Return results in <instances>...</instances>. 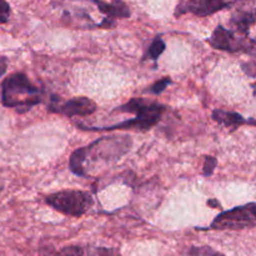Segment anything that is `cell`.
<instances>
[{
    "instance_id": "cell-5",
    "label": "cell",
    "mask_w": 256,
    "mask_h": 256,
    "mask_svg": "<svg viewBox=\"0 0 256 256\" xmlns=\"http://www.w3.org/2000/svg\"><path fill=\"white\" fill-rule=\"evenodd\" d=\"M209 44L215 49L230 52H242L256 56L255 40H248L245 38L238 36L234 32L225 29L222 25H218L216 29L212 32V36L209 38Z\"/></svg>"
},
{
    "instance_id": "cell-1",
    "label": "cell",
    "mask_w": 256,
    "mask_h": 256,
    "mask_svg": "<svg viewBox=\"0 0 256 256\" xmlns=\"http://www.w3.org/2000/svg\"><path fill=\"white\" fill-rule=\"evenodd\" d=\"M132 139L126 135L102 136L90 145L79 148L70 156L69 166L74 174L86 176V166L90 162H114L132 148Z\"/></svg>"
},
{
    "instance_id": "cell-12",
    "label": "cell",
    "mask_w": 256,
    "mask_h": 256,
    "mask_svg": "<svg viewBox=\"0 0 256 256\" xmlns=\"http://www.w3.org/2000/svg\"><path fill=\"white\" fill-rule=\"evenodd\" d=\"M189 256H225L210 246H192L189 250Z\"/></svg>"
},
{
    "instance_id": "cell-20",
    "label": "cell",
    "mask_w": 256,
    "mask_h": 256,
    "mask_svg": "<svg viewBox=\"0 0 256 256\" xmlns=\"http://www.w3.org/2000/svg\"><path fill=\"white\" fill-rule=\"evenodd\" d=\"M0 190H2V189H0Z\"/></svg>"
},
{
    "instance_id": "cell-15",
    "label": "cell",
    "mask_w": 256,
    "mask_h": 256,
    "mask_svg": "<svg viewBox=\"0 0 256 256\" xmlns=\"http://www.w3.org/2000/svg\"><path fill=\"white\" fill-rule=\"evenodd\" d=\"M10 12H12L10 5L5 0H0V24L8 22L10 18Z\"/></svg>"
},
{
    "instance_id": "cell-6",
    "label": "cell",
    "mask_w": 256,
    "mask_h": 256,
    "mask_svg": "<svg viewBox=\"0 0 256 256\" xmlns=\"http://www.w3.org/2000/svg\"><path fill=\"white\" fill-rule=\"evenodd\" d=\"M49 110L52 112H59L68 118L86 116L96 110V104L92 99L85 96L72 98L64 102H60L58 98L54 96L52 99V104L49 105Z\"/></svg>"
},
{
    "instance_id": "cell-9",
    "label": "cell",
    "mask_w": 256,
    "mask_h": 256,
    "mask_svg": "<svg viewBox=\"0 0 256 256\" xmlns=\"http://www.w3.org/2000/svg\"><path fill=\"white\" fill-rule=\"evenodd\" d=\"M212 119L218 122V124L225 125L228 128H239L240 125L248 122L246 120L242 118V115L238 114V112H225V110H214L212 112Z\"/></svg>"
},
{
    "instance_id": "cell-18",
    "label": "cell",
    "mask_w": 256,
    "mask_h": 256,
    "mask_svg": "<svg viewBox=\"0 0 256 256\" xmlns=\"http://www.w3.org/2000/svg\"><path fill=\"white\" fill-rule=\"evenodd\" d=\"M208 205H210V206L219 208V202H216V200H209V202H208Z\"/></svg>"
},
{
    "instance_id": "cell-17",
    "label": "cell",
    "mask_w": 256,
    "mask_h": 256,
    "mask_svg": "<svg viewBox=\"0 0 256 256\" xmlns=\"http://www.w3.org/2000/svg\"><path fill=\"white\" fill-rule=\"evenodd\" d=\"M8 68V59L5 56H0V78L5 74Z\"/></svg>"
},
{
    "instance_id": "cell-2",
    "label": "cell",
    "mask_w": 256,
    "mask_h": 256,
    "mask_svg": "<svg viewBox=\"0 0 256 256\" xmlns=\"http://www.w3.org/2000/svg\"><path fill=\"white\" fill-rule=\"evenodd\" d=\"M119 112H132L135 118L125 122H118L108 126H86L82 124H76L78 128L90 132H102V130H116V129H135L140 132H146L158 124L162 115L164 114L165 106L162 104L152 102H146L144 99H132L126 104L122 105L116 109Z\"/></svg>"
},
{
    "instance_id": "cell-13",
    "label": "cell",
    "mask_w": 256,
    "mask_h": 256,
    "mask_svg": "<svg viewBox=\"0 0 256 256\" xmlns=\"http://www.w3.org/2000/svg\"><path fill=\"white\" fill-rule=\"evenodd\" d=\"M170 82H172V79H170L169 76L162 78V79H160L159 82H156L152 88H150L149 92H152V94L159 95L160 92H162L165 89H166V86L170 84Z\"/></svg>"
},
{
    "instance_id": "cell-14",
    "label": "cell",
    "mask_w": 256,
    "mask_h": 256,
    "mask_svg": "<svg viewBox=\"0 0 256 256\" xmlns=\"http://www.w3.org/2000/svg\"><path fill=\"white\" fill-rule=\"evenodd\" d=\"M218 165V160L212 156H206L204 162V170H202V174L205 176H212V172H214L215 168Z\"/></svg>"
},
{
    "instance_id": "cell-3",
    "label": "cell",
    "mask_w": 256,
    "mask_h": 256,
    "mask_svg": "<svg viewBox=\"0 0 256 256\" xmlns=\"http://www.w3.org/2000/svg\"><path fill=\"white\" fill-rule=\"evenodd\" d=\"M2 102L6 108L22 114L42 102V92L26 75L15 72L2 82Z\"/></svg>"
},
{
    "instance_id": "cell-10",
    "label": "cell",
    "mask_w": 256,
    "mask_h": 256,
    "mask_svg": "<svg viewBox=\"0 0 256 256\" xmlns=\"http://www.w3.org/2000/svg\"><path fill=\"white\" fill-rule=\"evenodd\" d=\"M256 20V9L254 12H240L232 15V22L235 25L238 32L246 34L249 28L252 26Z\"/></svg>"
},
{
    "instance_id": "cell-21",
    "label": "cell",
    "mask_w": 256,
    "mask_h": 256,
    "mask_svg": "<svg viewBox=\"0 0 256 256\" xmlns=\"http://www.w3.org/2000/svg\"><path fill=\"white\" fill-rule=\"evenodd\" d=\"M255 42H256V40H255Z\"/></svg>"
},
{
    "instance_id": "cell-4",
    "label": "cell",
    "mask_w": 256,
    "mask_h": 256,
    "mask_svg": "<svg viewBox=\"0 0 256 256\" xmlns=\"http://www.w3.org/2000/svg\"><path fill=\"white\" fill-rule=\"evenodd\" d=\"M45 200L56 212L75 218L84 215L94 204L92 195L82 190H62L46 196Z\"/></svg>"
},
{
    "instance_id": "cell-8",
    "label": "cell",
    "mask_w": 256,
    "mask_h": 256,
    "mask_svg": "<svg viewBox=\"0 0 256 256\" xmlns=\"http://www.w3.org/2000/svg\"><path fill=\"white\" fill-rule=\"evenodd\" d=\"M58 256H118V254L114 250L105 248H82L72 245L64 248Z\"/></svg>"
},
{
    "instance_id": "cell-11",
    "label": "cell",
    "mask_w": 256,
    "mask_h": 256,
    "mask_svg": "<svg viewBox=\"0 0 256 256\" xmlns=\"http://www.w3.org/2000/svg\"><path fill=\"white\" fill-rule=\"evenodd\" d=\"M165 48H166V45H165L164 40L160 39V38H156V39L152 42L149 50H148V56L152 60H158V58L165 52Z\"/></svg>"
},
{
    "instance_id": "cell-19",
    "label": "cell",
    "mask_w": 256,
    "mask_h": 256,
    "mask_svg": "<svg viewBox=\"0 0 256 256\" xmlns=\"http://www.w3.org/2000/svg\"><path fill=\"white\" fill-rule=\"evenodd\" d=\"M250 208H252V215H254V219L256 222V202H252V204H250Z\"/></svg>"
},
{
    "instance_id": "cell-16",
    "label": "cell",
    "mask_w": 256,
    "mask_h": 256,
    "mask_svg": "<svg viewBox=\"0 0 256 256\" xmlns=\"http://www.w3.org/2000/svg\"><path fill=\"white\" fill-rule=\"evenodd\" d=\"M242 70L245 74L250 78H256V62H248L242 64Z\"/></svg>"
},
{
    "instance_id": "cell-7",
    "label": "cell",
    "mask_w": 256,
    "mask_h": 256,
    "mask_svg": "<svg viewBox=\"0 0 256 256\" xmlns=\"http://www.w3.org/2000/svg\"><path fill=\"white\" fill-rule=\"evenodd\" d=\"M92 4L98 6V9L106 15V18L110 19H116V18H129L130 16V10L126 6L125 2L122 0H114L112 2H105L102 0H89Z\"/></svg>"
}]
</instances>
